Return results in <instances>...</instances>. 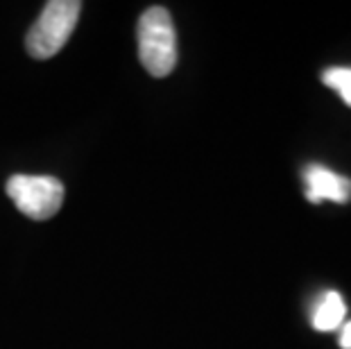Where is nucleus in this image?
<instances>
[{
	"mask_svg": "<svg viewBox=\"0 0 351 349\" xmlns=\"http://www.w3.org/2000/svg\"><path fill=\"white\" fill-rule=\"evenodd\" d=\"M7 195L21 213L32 220L52 218L64 202V186L55 177L46 175H14L7 182Z\"/></svg>",
	"mask_w": 351,
	"mask_h": 349,
	"instance_id": "7ed1b4c3",
	"label": "nucleus"
},
{
	"mask_svg": "<svg viewBox=\"0 0 351 349\" xmlns=\"http://www.w3.org/2000/svg\"><path fill=\"white\" fill-rule=\"evenodd\" d=\"M345 313H347L345 300H342L338 293L331 291L317 304L315 313H313V326H315L317 331H333L345 320Z\"/></svg>",
	"mask_w": 351,
	"mask_h": 349,
	"instance_id": "39448f33",
	"label": "nucleus"
},
{
	"mask_svg": "<svg viewBox=\"0 0 351 349\" xmlns=\"http://www.w3.org/2000/svg\"><path fill=\"white\" fill-rule=\"evenodd\" d=\"M340 347L342 349H351V322H347L342 326V333H340Z\"/></svg>",
	"mask_w": 351,
	"mask_h": 349,
	"instance_id": "0eeeda50",
	"label": "nucleus"
},
{
	"mask_svg": "<svg viewBox=\"0 0 351 349\" xmlns=\"http://www.w3.org/2000/svg\"><path fill=\"white\" fill-rule=\"evenodd\" d=\"M82 5L77 0H52L27 32V53L34 59H50L66 46L77 25Z\"/></svg>",
	"mask_w": 351,
	"mask_h": 349,
	"instance_id": "f03ea898",
	"label": "nucleus"
},
{
	"mask_svg": "<svg viewBox=\"0 0 351 349\" xmlns=\"http://www.w3.org/2000/svg\"><path fill=\"white\" fill-rule=\"evenodd\" d=\"M322 82L326 86L335 88L340 93L342 102L347 107H351V69L347 66H333V69H326L322 73Z\"/></svg>",
	"mask_w": 351,
	"mask_h": 349,
	"instance_id": "423d86ee",
	"label": "nucleus"
},
{
	"mask_svg": "<svg viewBox=\"0 0 351 349\" xmlns=\"http://www.w3.org/2000/svg\"><path fill=\"white\" fill-rule=\"evenodd\" d=\"M138 59L152 77H166L177 64V34L163 7H150L138 19Z\"/></svg>",
	"mask_w": 351,
	"mask_h": 349,
	"instance_id": "f257e3e1",
	"label": "nucleus"
},
{
	"mask_svg": "<svg viewBox=\"0 0 351 349\" xmlns=\"http://www.w3.org/2000/svg\"><path fill=\"white\" fill-rule=\"evenodd\" d=\"M306 180V197L313 204L328 202L345 204L351 200V180L342 177L324 166H308L304 173Z\"/></svg>",
	"mask_w": 351,
	"mask_h": 349,
	"instance_id": "20e7f679",
	"label": "nucleus"
}]
</instances>
